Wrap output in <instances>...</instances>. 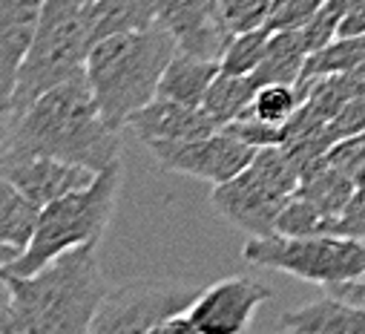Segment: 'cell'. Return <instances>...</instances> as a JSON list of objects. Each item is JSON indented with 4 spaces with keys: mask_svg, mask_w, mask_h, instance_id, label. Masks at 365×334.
Instances as JSON below:
<instances>
[{
    "mask_svg": "<svg viewBox=\"0 0 365 334\" xmlns=\"http://www.w3.org/2000/svg\"><path fill=\"white\" fill-rule=\"evenodd\" d=\"M348 6L351 0H328V4L302 26V35H305V44L311 52L328 46L334 38H339V26L348 15Z\"/></svg>",
    "mask_w": 365,
    "mask_h": 334,
    "instance_id": "obj_26",
    "label": "cell"
},
{
    "mask_svg": "<svg viewBox=\"0 0 365 334\" xmlns=\"http://www.w3.org/2000/svg\"><path fill=\"white\" fill-rule=\"evenodd\" d=\"M247 265L282 271L317 285H334L365 277V242L339 233L250 236L242 248Z\"/></svg>",
    "mask_w": 365,
    "mask_h": 334,
    "instance_id": "obj_7",
    "label": "cell"
},
{
    "mask_svg": "<svg viewBox=\"0 0 365 334\" xmlns=\"http://www.w3.org/2000/svg\"><path fill=\"white\" fill-rule=\"evenodd\" d=\"M334 219H328L314 202H308L305 196L294 193L291 202L285 205V211L279 213L277 222V233L285 236H305V233H328V225Z\"/></svg>",
    "mask_w": 365,
    "mask_h": 334,
    "instance_id": "obj_25",
    "label": "cell"
},
{
    "mask_svg": "<svg viewBox=\"0 0 365 334\" xmlns=\"http://www.w3.org/2000/svg\"><path fill=\"white\" fill-rule=\"evenodd\" d=\"M121 188V164H113L86 188H78L41 211L38 231L24 254L4 265V274H35L61 254L81 245H98L107 233Z\"/></svg>",
    "mask_w": 365,
    "mask_h": 334,
    "instance_id": "obj_5",
    "label": "cell"
},
{
    "mask_svg": "<svg viewBox=\"0 0 365 334\" xmlns=\"http://www.w3.org/2000/svg\"><path fill=\"white\" fill-rule=\"evenodd\" d=\"M308 44L302 35V26L297 29H277L270 35L264 61L256 66L253 78L259 84H299L302 69L308 64Z\"/></svg>",
    "mask_w": 365,
    "mask_h": 334,
    "instance_id": "obj_18",
    "label": "cell"
},
{
    "mask_svg": "<svg viewBox=\"0 0 365 334\" xmlns=\"http://www.w3.org/2000/svg\"><path fill=\"white\" fill-rule=\"evenodd\" d=\"M262 84L253 75H230V72H219L216 81L210 84V90L202 101V107L213 116V121L219 127L236 121L239 116H245V110L250 107L256 90Z\"/></svg>",
    "mask_w": 365,
    "mask_h": 334,
    "instance_id": "obj_21",
    "label": "cell"
},
{
    "mask_svg": "<svg viewBox=\"0 0 365 334\" xmlns=\"http://www.w3.org/2000/svg\"><path fill=\"white\" fill-rule=\"evenodd\" d=\"M354 75H356V78H362V81H365V64H362V66H359V69H356V72H354Z\"/></svg>",
    "mask_w": 365,
    "mask_h": 334,
    "instance_id": "obj_34",
    "label": "cell"
},
{
    "mask_svg": "<svg viewBox=\"0 0 365 334\" xmlns=\"http://www.w3.org/2000/svg\"><path fill=\"white\" fill-rule=\"evenodd\" d=\"M328 233H339V236H351V239L365 242V191L356 188V193L351 196L345 211L328 225Z\"/></svg>",
    "mask_w": 365,
    "mask_h": 334,
    "instance_id": "obj_31",
    "label": "cell"
},
{
    "mask_svg": "<svg viewBox=\"0 0 365 334\" xmlns=\"http://www.w3.org/2000/svg\"><path fill=\"white\" fill-rule=\"evenodd\" d=\"M89 12V29H93V44L115 35L147 29L155 24V0H96Z\"/></svg>",
    "mask_w": 365,
    "mask_h": 334,
    "instance_id": "obj_20",
    "label": "cell"
},
{
    "mask_svg": "<svg viewBox=\"0 0 365 334\" xmlns=\"http://www.w3.org/2000/svg\"><path fill=\"white\" fill-rule=\"evenodd\" d=\"M222 130L239 136L242 141L253 144V147H273V144H285V127H273V124H264V121H256V118H236L230 124H225Z\"/></svg>",
    "mask_w": 365,
    "mask_h": 334,
    "instance_id": "obj_29",
    "label": "cell"
},
{
    "mask_svg": "<svg viewBox=\"0 0 365 334\" xmlns=\"http://www.w3.org/2000/svg\"><path fill=\"white\" fill-rule=\"evenodd\" d=\"M270 300V288L256 283L253 277H227L202 288L193 305L167 320L158 334L178 331V334H236L245 331L262 303Z\"/></svg>",
    "mask_w": 365,
    "mask_h": 334,
    "instance_id": "obj_9",
    "label": "cell"
},
{
    "mask_svg": "<svg viewBox=\"0 0 365 334\" xmlns=\"http://www.w3.org/2000/svg\"><path fill=\"white\" fill-rule=\"evenodd\" d=\"M270 35H273L270 26H259V29L233 35V41L227 44V49L222 55V72H230V75H253L256 66L264 61Z\"/></svg>",
    "mask_w": 365,
    "mask_h": 334,
    "instance_id": "obj_24",
    "label": "cell"
},
{
    "mask_svg": "<svg viewBox=\"0 0 365 334\" xmlns=\"http://www.w3.org/2000/svg\"><path fill=\"white\" fill-rule=\"evenodd\" d=\"M270 9L273 0H219V12L233 35L264 26Z\"/></svg>",
    "mask_w": 365,
    "mask_h": 334,
    "instance_id": "obj_27",
    "label": "cell"
},
{
    "mask_svg": "<svg viewBox=\"0 0 365 334\" xmlns=\"http://www.w3.org/2000/svg\"><path fill=\"white\" fill-rule=\"evenodd\" d=\"M96 176L98 173L89 167L35 150L4 147V153H0V179H9L38 205H49L78 188H86L89 182H96Z\"/></svg>",
    "mask_w": 365,
    "mask_h": 334,
    "instance_id": "obj_11",
    "label": "cell"
},
{
    "mask_svg": "<svg viewBox=\"0 0 365 334\" xmlns=\"http://www.w3.org/2000/svg\"><path fill=\"white\" fill-rule=\"evenodd\" d=\"M325 291H328V294H336V297H342V300L356 303V305L365 308V277H359V280H348V283L325 285Z\"/></svg>",
    "mask_w": 365,
    "mask_h": 334,
    "instance_id": "obj_32",
    "label": "cell"
},
{
    "mask_svg": "<svg viewBox=\"0 0 365 334\" xmlns=\"http://www.w3.org/2000/svg\"><path fill=\"white\" fill-rule=\"evenodd\" d=\"M4 121V147L46 153L96 173L118 164L121 156L118 130L107 124L86 75L58 84Z\"/></svg>",
    "mask_w": 365,
    "mask_h": 334,
    "instance_id": "obj_2",
    "label": "cell"
},
{
    "mask_svg": "<svg viewBox=\"0 0 365 334\" xmlns=\"http://www.w3.org/2000/svg\"><path fill=\"white\" fill-rule=\"evenodd\" d=\"M279 328L294 334H365V308L336 294L291 308L279 317Z\"/></svg>",
    "mask_w": 365,
    "mask_h": 334,
    "instance_id": "obj_15",
    "label": "cell"
},
{
    "mask_svg": "<svg viewBox=\"0 0 365 334\" xmlns=\"http://www.w3.org/2000/svg\"><path fill=\"white\" fill-rule=\"evenodd\" d=\"M41 211L43 205L29 199L9 179H0V248H4L0 265L15 263L29 248L41 222Z\"/></svg>",
    "mask_w": 365,
    "mask_h": 334,
    "instance_id": "obj_16",
    "label": "cell"
},
{
    "mask_svg": "<svg viewBox=\"0 0 365 334\" xmlns=\"http://www.w3.org/2000/svg\"><path fill=\"white\" fill-rule=\"evenodd\" d=\"M354 182H356V188H359V191H365V164L359 167V173L354 176Z\"/></svg>",
    "mask_w": 365,
    "mask_h": 334,
    "instance_id": "obj_33",
    "label": "cell"
},
{
    "mask_svg": "<svg viewBox=\"0 0 365 334\" xmlns=\"http://www.w3.org/2000/svg\"><path fill=\"white\" fill-rule=\"evenodd\" d=\"M219 72H222V61L178 49L161 75L158 96L181 104H202Z\"/></svg>",
    "mask_w": 365,
    "mask_h": 334,
    "instance_id": "obj_17",
    "label": "cell"
},
{
    "mask_svg": "<svg viewBox=\"0 0 365 334\" xmlns=\"http://www.w3.org/2000/svg\"><path fill=\"white\" fill-rule=\"evenodd\" d=\"M155 24H161L178 49L222 61L233 32L227 29L219 0H155Z\"/></svg>",
    "mask_w": 365,
    "mask_h": 334,
    "instance_id": "obj_12",
    "label": "cell"
},
{
    "mask_svg": "<svg viewBox=\"0 0 365 334\" xmlns=\"http://www.w3.org/2000/svg\"><path fill=\"white\" fill-rule=\"evenodd\" d=\"M147 147L164 171L193 176L210 185L236 179L259 150L227 130H216L210 136L185 138V141H150Z\"/></svg>",
    "mask_w": 365,
    "mask_h": 334,
    "instance_id": "obj_10",
    "label": "cell"
},
{
    "mask_svg": "<svg viewBox=\"0 0 365 334\" xmlns=\"http://www.w3.org/2000/svg\"><path fill=\"white\" fill-rule=\"evenodd\" d=\"M362 64H365V35H339L328 46L308 55V64L302 69V81L356 72Z\"/></svg>",
    "mask_w": 365,
    "mask_h": 334,
    "instance_id": "obj_22",
    "label": "cell"
},
{
    "mask_svg": "<svg viewBox=\"0 0 365 334\" xmlns=\"http://www.w3.org/2000/svg\"><path fill=\"white\" fill-rule=\"evenodd\" d=\"M93 49L89 12L78 0H46L38 35L15 75V87L4 101V118L21 116L35 98L72 78L86 75Z\"/></svg>",
    "mask_w": 365,
    "mask_h": 334,
    "instance_id": "obj_4",
    "label": "cell"
},
{
    "mask_svg": "<svg viewBox=\"0 0 365 334\" xmlns=\"http://www.w3.org/2000/svg\"><path fill=\"white\" fill-rule=\"evenodd\" d=\"M297 193L305 196L308 202H314L328 219H336L345 211V205L351 202V196L356 193V182L348 173L336 171L334 164H328L322 156L302 171Z\"/></svg>",
    "mask_w": 365,
    "mask_h": 334,
    "instance_id": "obj_19",
    "label": "cell"
},
{
    "mask_svg": "<svg viewBox=\"0 0 365 334\" xmlns=\"http://www.w3.org/2000/svg\"><path fill=\"white\" fill-rule=\"evenodd\" d=\"M302 101H305V96L299 93V84H262L250 101V107L245 110V116L264 121V124H273V127H285Z\"/></svg>",
    "mask_w": 365,
    "mask_h": 334,
    "instance_id": "obj_23",
    "label": "cell"
},
{
    "mask_svg": "<svg viewBox=\"0 0 365 334\" xmlns=\"http://www.w3.org/2000/svg\"><path fill=\"white\" fill-rule=\"evenodd\" d=\"M78 4H83V6H93V4H96V0H78Z\"/></svg>",
    "mask_w": 365,
    "mask_h": 334,
    "instance_id": "obj_35",
    "label": "cell"
},
{
    "mask_svg": "<svg viewBox=\"0 0 365 334\" xmlns=\"http://www.w3.org/2000/svg\"><path fill=\"white\" fill-rule=\"evenodd\" d=\"M325 161L334 164L336 171H342V173H348L354 179L359 173V167L365 164V133H354V136L336 141L325 153Z\"/></svg>",
    "mask_w": 365,
    "mask_h": 334,
    "instance_id": "obj_30",
    "label": "cell"
},
{
    "mask_svg": "<svg viewBox=\"0 0 365 334\" xmlns=\"http://www.w3.org/2000/svg\"><path fill=\"white\" fill-rule=\"evenodd\" d=\"M130 127L144 144L185 141V138H199L222 130L202 104H181L164 96H155L144 110H138L130 118Z\"/></svg>",
    "mask_w": 365,
    "mask_h": 334,
    "instance_id": "obj_13",
    "label": "cell"
},
{
    "mask_svg": "<svg viewBox=\"0 0 365 334\" xmlns=\"http://www.w3.org/2000/svg\"><path fill=\"white\" fill-rule=\"evenodd\" d=\"M175 52L178 44L161 24L115 32L93 44L86 81L113 130L130 127V118L158 96L161 75Z\"/></svg>",
    "mask_w": 365,
    "mask_h": 334,
    "instance_id": "obj_3",
    "label": "cell"
},
{
    "mask_svg": "<svg viewBox=\"0 0 365 334\" xmlns=\"http://www.w3.org/2000/svg\"><path fill=\"white\" fill-rule=\"evenodd\" d=\"M46 0H0V87L4 101L15 87V75L38 35Z\"/></svg>",
    "mask_w": 365,
    "mask_h": 334,
    "instance_id": "obj_14",
    "label": "cell"
},
{
    "mask_svg": "<svg viewBox=\"0 0 365 334\" xmlns=\"http://www.w3.org/2000/svg\"><path fill=\"white\" fill-rule=\"evenodd\" d=\"M328 0H273V9L267 15V24L273 32L277 29H297L305 26Z\"/></svg>",
    "mask_w": 365,
    "mask_h": 334,
    "instance_id": "obj_28",
    "label": "cell"
},
{
    "mask_svg": "<svg viewBox=\"0 0 365 334\" xmlns=\"http://www.w3.org/2000/svg\"><path fill=\"white\" fill-rule=\"evenodd\" d=\"M299 167L282 144L259 147L245 171L222 185H213V208L247 236L277 233L279 213L299 188Z\"/></svg>",
    "mask_w": 365,
    "mask_h": 334,
    "instance_id": "obj_6",
    "label": "cell"
},
{
    "mask_svg": "<svg viewBox=\"0 0 365 334\" xmlns=\"http://www.w3.org/2000/svg\"><path fill=\"white\" fill-rule=\"evenodd\" d=\"M98 245L72 248L35 274H4L6 305L0 334H89L110 283Z\"/></svg>",
    "mask_w": 365,
    "mask_h": 334,
    "instance_id": "obj_1",
    "label": "cell"
},
{
    "mask_svg": "<svg viewBox=\"0 0 365 334\" xmlns=\"http://www.w3.org/2000/svg\"><path fill=\"white\" fill-rule=\"evenodd\" d=\"M202 288L170 280H133L113 285L101 311L93 320V334H141L185 314Z\"/></svg>",
    "mask_w": 365,
    "mask_h": 334,
    "instance_id": "obj_8",
    "label": "cell"
}]
</instances>
